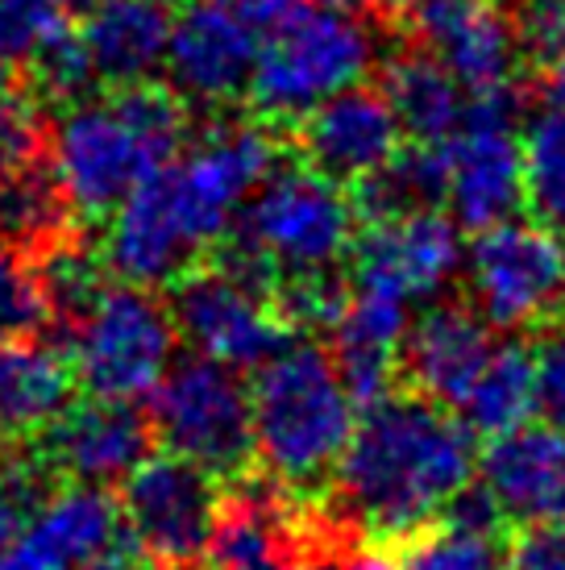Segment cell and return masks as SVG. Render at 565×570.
Instances as JSON below:
<instances>
[{
    "instance_id": "obj_1",
    "label": "cell",
    "mask_w": 565,
    "mask_h": 570,
    "mask_svg": "<svg viewBox=\"0 0 565 570\" xmlns=\"http://www.w3.org/2000/svg\"><path fill=\"white\" fill-rule=\"evenodd\" d=\"M337 500L378 538H412L478 475L470 425L428 396H383L361 409L333 466Z\"/></svg>"
},
{
    "instance_id": "obj_2",
    "label": "cell",
    "mask_w": 565,
    "mask_h": 570,
    "mask_svg": "<svg viewBox=\"0 0 565 570\" xmlns=\"http://www.w3.org/2000/svg\"><path fill=\"white\" fill-rule=\"evenodd\" d=\"M188 109L171 88L133 83L67 105L50 134V167L83 217H105L146 175L179 159Z\"/></svg>"
},
{
    "instance_id": "obj_3",
    "label": "cell",
    "mask_w": 565,
    "mask_h": 570,
    "mask_svg": "<svg viewBox=\"0 0 565 570\" xmlns=\"http://www.w3.org/2000/svg\"><path fill=\"white\" fill-rule=\"evenodd\" d=\"M250 425L254 459L270 479L282 488H313L341 459L358 425V404L329 350L299 337L254 366Z\"/></svg>"
},
{
    "instance_id": "obj_4",
    "label": "cell",
    "mask_w": 565,
    "mask_h": 570,
    "mask_svg": "<svg viewBox=\"0 0 565 570\" xmlns=\"http://www.w3.org/2000/svg\"><path fill=\"white\" fill-rule=\"evenodd\" d=\"M358 234L349 191L308 163L275 167L254 188L234 229L217 242V267L241 275L262 292L279 279L337 271Z\"/></svg>"
},
{
    "instance_id": "obj_5",
    "label": "cell",
    "mask_w": 565,
    "mask_h": 570,
    "mask_svg": "<svg viewBox=\"0 0 565 570\" xmlns=\"http://www.w3.org/2000/svg\"><path fill=\"white\" fill-rule=\"evenodd\" d=\"M378 38L354 0H296L258 42L250 105L267 121H299L320 100L361 83Z\"/></svg>"
},
{
    "instance_id": "obj_6",
    "label": "cell",
    "mask_w": 565,
    "mask_h": 570,
    "mask_svg": "<svg viewBox=\"0 0 565 570\" xmlns=\"http://www.w3.org/2000/svg\"><path fill=\"white\" fill-rule=\"evenodd\" d=\"M179 330L155 287L105 284L71 321L67 363L88 396L141 400L175 363Z\"/></svg>"
},
{
    "instance_id": "obj_7",
    "label": "cell",
    "mask_w": 565,
    "mask_h": 570,
    "mask_svg": "<svg viewBox=\"0 0 565 570\" xmlns=\"http://www.w3.org/2000/svg\"><path fill=\"white\" fill-rule=\"evenodd\" d=\"M150 433L212 475H241L254 459L250 383L241 371L188 354L150 392Z\"/></svg>"
},
{
    "instance_id": "obj_8",
    "label": "cell",
    "mask_w": 565,
    "mask_h": 570,
    "mask_svg": "<svg viewBox=\"0 0 565 570\" xmlns=\"http://www.w3.org/2000/svg\"><path fill=\"white\" fill-rule=\"evenodd\" d=\"M462 275L470 308L495 330H536L565 308V234L507 217L478 229Z\"/></svg>"
},
{
    "instance_id": "obj_9",
    "label": "cell",
    "mask_w": 565,
    "mask_h": 570,
    "mask_svg": "<svg viewBox=\"0 0 565 570\" xmlns=\"http://www.w3.org/2000/svg\"><path fill=\"white\" fill-rule=\"evenodd\" d=\"M519 96L490 88L466 100V121L445 142V205L462 229H487L516 217L524 205L519 159Z\"/></svg>"
},
{
    "instance_id": "obj_10",
    "label": "cell",
    "mask_w": 565,
    "mask_h": 570,
    "mask_svg": "<svg viewBox=\"0 0 565 570\" xmlns=\"http://www.w3.org/2000/svg\"><path fill=\"white\" fill-rule=\"evenodd\" d=\"M121 524L138 554L158 567H191L208 554V541L220 517L217 475L179 459V454H146L121 479Z\"/></svg>"
},
{
    "instance_id": "obj_11",
    "label": "cell",
    "mask_w": 565,
    "mask_h": 570,
    "mask_svg": "<svg viewBox=\"0 0 565 570\" xmlns=\"http://www.w3.org/2000/svg\"><path fill=\"white\" fill-rule=\"evenodd\" d=\"M171 317L179 337L196 354L234 371L262 366L279 346H287L291 325L275 308L270 292L246 284L225 267H191L171 284Z\"/></svg>"
},
{
    "instance_id": "obj_12",
    "label": "cell",
    "mask_w": 565,
    "mask_h": 570,
    "mask_svg": "<svg viewBox=\"0 0 565 570\" xmlns=\"http://www.w3.org/2000/svg\"><path fill=\"white\" fill-rule=\"evenodd\" d=\"M349 287L383 292L404 304L440 301L466 263V238L440 208L370 222L349 246Z\"/></svg>"
},
{
    "instance_id": "obj_13",
    "label": "cell",
    "mask_w": 565,
    "mask_h": 570,
    "mask_svg": "<svg viewBox=\"0 0 565 570\" xmlns=\"http://www.w3.org/2000/svg\"><path fill=\"white\" fill-rule=\"evenodd\" d=\"M279 167V142L258 121L212 126L184 159L167 163L171 188L205 246H217L234 229L254 188Z\"/></svg>"
},
{
    "instance_id": "obj_14",
    "label": "cell",
    "mask_w": 565,
    "mask_h": 570,
    "mask_svg": "<svg viewBox=\"0 0 565 570\" xmlns=\"http://www.w3.org/2000/svg\"><path fill=\"white\" fill-rule=\"evenodd\" d=\"M109 217V238L100 258L121 284L171 287L205 254V242L179 205L167 167L146 175Z\"/></svg>"
},
{
    "instance_id": "obj_15",
    "label": "cell",
    "mask_w": 565,
    "mask_h": 570,
    "mask_svg": "<svg viewBox=\"0 0 565 570\" xmlns=\"http://www.w3.org/2000/svg\"><path fill=\"white\" fill-rule=\"evenodd\" d=\"M258 59V30L220 4V0H188L171 17L167 38V80L179 100L191 105H234L246 96Z\"/></svg>"
},
{
    "instance_id": "obj_16",
    "label": "cell",
    "mask_w": 565,
    "mask_h": 570,
    "mask_svg": "<svg viewBox=\"0 0 565 570\" xmlns=\"http://www.w3.org/2000/svg\"><path fill=\"white\" fill-rule=\"evenodd\" d=\"M416 33L424 50L454 76L466 92L507 88L519 71L516 17L495 0H428L416 9Z\"/></svg>"
},
{
    "instance_id": "obj_17",
    "label": "cell",
    "mask_w": 565,
    "mask_h": 570,
    "mask_svg": "<svg viewBox=\"0 0 565 570\" xmlns=\"http://www.w3.org/2000/svg\"><path fill=\"white\" fill-rule=\"evenodd\" d=\"M404 146V129L395 121L383 88H341L329 100L299 117V150L304 163L329 175L333 184H358L378 171Z\"/></svg>"
},
{
    "instance_id": "obj_18",
    "label": "cell",
    "mask_w": 565,
    "mask_h": 570,
    "mask_svg": "<svg viewBox=\"0 0 565 570\" xmlns=\"http://www.w3.org/2000/svg\"><path fill=\"white\" fill-rule=\"evenodd\" d=\"M47 462L63 471L71 483L109 488L150 454V416L133 409V400L88 396L67 404L47 429Z\"/></svg>"
},
{
    "instance_id": "obj_19",
    "label": "cell",
    "mask_w": 565,
    "mask_h": 570,
    "mask_svg": "<svg viewBox=\"0 0 565 570\" xmlns=\"http://www.w3.org/2000/svg\"><path fill=\"white\" fill-rule=\"evenodd\" d=\"M478 479L503 517L519 524L565 521V425L528 421L490 438Z\"/></svg>"
},
{
    "instance_id": "obj_20",
    "label": "cell",
    "mask_w": 565,
    "mask_h": 570,
    "mask_svg": "<svg viewBox=\"0 0 565 570\" xmlns=\"http://www.w3.org/2000/svg\"><path fill=\"white\" fill-rule=\"evenodd\" d=\"M490 350V325L470 304L433 301L420 317H412L399 350V375H408L420 396L457 409Z\"/></svg>"
},
{
    "instance_id": "obj_21",
    "label": "cell",
    "mask_w": 565,
    "mask_h": 570,
    "mask_svg": "<svg viewBox=\"0 0 565 570\" xmlns=\"http://www.w3.org/2000/svg\"><path fill=\"white\" fill-rule=\"evenodd\" d=\"M412 325V304L383 296V292H361L349 287V301L341 317L333 321V363L346 380L354 404L370 409L383 396L395 392L399 375V350Z\"/></svg>"
},
{
    "instance_id": "obj_22",
    "label": "cell",
    "mask_w": 565,
    "mask_h": 570,
    "mask_svg": "<svg viewBox=\"0 0 565 570\" xmlns=\"http://www.w3.org/2000/svg\"><path fill=\"white\" fill-rule=\"evenodd\" d=\"M79 42L88 50V63L96 71V83L105 88H133L150 83L171 38V9L167 0H96L83 9Z\"/></svg>"
},
{
    "instance_id": "obj_23",
    "label": "cell",
    "mask_w": 565,
    "mask_h": 570,
    "mask_svg": "<svg viewBox=\"0 0 565 570\" xmlns=\"http://www.w3.org/2000/svg\"><path fill=\"white\" fill-rule=\"evenodd\" d=\"M208 558L217 570H304L287 495L267 483L241 491L234 504L220 508Z\"/></svg>"
},
{
    "instance_id": "obj_24",
    "label": "cell",
    "mask_w": 565,
    "mask_h": 570,
    "mask_svg": "<svg viewBox=\"0 0 565 570\" xmlns=\"http://www.w3.org/2000/svg\"><path fill=\"white\" fill-rule=\"evenodd\" d=\"M76 371L59 346L13 337L0 342V425L9 433H38L71 404Z\"/></svg>"
},
{
    "instance_id": "obj_25",
    "label": "cell",
    "mask_w": 565,
    "mask_h": 570,
    "mask_svg": "<svg viewBox=\"0 0 565 570\" xmlns=\"http://www.w3.org/2000/svg\"><path fill=\"white\" fill-rule=\"evenodd\" d=\"M383 96H387L404 138L428 146L454 138L466 121V100H470V92L428 50L391 59L387 76H383Z\"/></svg>"
},
{
    "instance_id": "obj_26",
    "label": "cell",
    "mask_w": 565,
    "mask_h": 570,
    "mask_svg": "<svg viewBox=\"0 0 565 570\" xmlns=\"http://www.w3.org/2000/svg\"><path fill=\"white\" fill-rule=\"evenodd\" d=\"M30 533L38 541H47L50 550L76 570L126 538V524H121L117 500L105 488L67 483L59 491H47V500L33 508Z\"/></svg>"
},
{
    "instance_id": "obj_27",
    "label": "cell",
    "mask_w": 565,
    "mask_h": 570,
    "mask_svg": "<svg viewBox=\"0 0 565 570\" xmlns=\"http://www.w3.org/2000/svg\"><path fill=\"white\" fill-rule=\"evenodd\" d=\"M541 400H536V363L533 350L519 342H503L487 354L483 371L474 375L466 396L457 404V416L470 425L474 438H499L528 425Z\"/></svg>"
},
{
    "instance_id": "obj_28",
    "label": "cell",
    "mask_w": 565,
    "mask_h": 570,
    "mask_svg": "<svg viewBox=\"0 0 565 570\" xmlns=\"http://www.w3.org/2000/svg\"><path fill=\"white\" fill-rule=\"evenodd\" d=\"M71 200L54 167L30 159L0 171V242L21 254H42L71 229Z\"/></svg>"
},
{
    "instance_id": "obj_29",
    "label": "cell",
    "mask_w": 565,
    "mask_h": 570,
    "mask_svg": "<svg viewBox=\"0 0 565 570\" xmlns=\"http://www.w3.org/2000/svg\"><path fill=\"white\" fill-rule=\"evenodd\" d=\"M349 188H354L349 205H354V217L361 225L445 205V142L399 146L378 171H370Z\"/></svg>"
},
{
    "instance_id": "obj_30",
    "label": "cell",
    "mask_w": 565,
    "mask_h": 570,
    "mask_svg": "<svg viewBox=\"0 0 565 570\" xmlns=\"http://www.w3.org/2000/svg\"><path fill=\"white\" fill-rule=\"evenodd\" d=\"M524 159V205L536 222L565 234V112L545 109L519 138Z\"/></svg>"
},
{
    "instance_id": "obj_31",
    "label": "cell",
    "mask_w": 565,
    "mask_h": 570,
    "mask_svg": "<svg viewBox=\"0 0 565 570\" xmlns=\"http://www.w3.org/2000/svg\"><path fill=\"white\" fill-rule=\"evenodd\" d=\"M404 570H507V546L499 529L449 521L408 538V550L399 554Z\"/></svg>"
},
{
    "instance_id": "obj_32",
    "label": "cell",
    "mask_w": 565,
    "mask_h": 570,
    "mask_svg": "<svg viewBox=\"0 0 565 570\" xmlns=\"http://www.w3.org/2000/svg\"><path fill=\"white\" fill-rule=\"evenodd\" d=\"M105 275H109V267H105L100 254L83 250V246H76V242L67 238L47 246L42 263H38V279H42V292H47L50 317L71 325L96 301V292L109 284Z\"/></svg>"
},
{
    "instance_id": "obj_33",
    "label": "cell",
    "mask_w": 565,
    "mask_h": 570,
    "mask_svg": "<svg viewBox=\"0 0 565 570\" xmlns=\"http://www.w3.org/2000/svg\"><path fill=\"white\" fill-rule=\"evenodd\" d=\"M47 321L50 308L38 267L21 250L0 242V342L33 337Z\"/></svg>"
},
{
    "instance_id": "obj_34",
    "label": "cell",
    "mask_w": 565,
    "mask_h": 570,
    "mask_svg": "<svg viewBox=\"0 0 565 570\" xmlns=\"http://www.w3.org/2000/svg\"><path fill=\"white\" fill-rule=\"evenodd\" d=\"M71 30L67 0H0V55L9 63H30L42 47Z\"/></svg>"
},
{
    "instance_id": "obj_35",
    "label": "cell",
    "mask_w": 565,
    "mask_h": 570,
    "mask_svg": "<svg viewBox=\"0 0 565 570\" xmlns=\"http://www.w3.org/2000/svg\"><path fill=\"white\" fill-rule=\"evenodd\" d=\"M30 71L38 80V92L54 100V105H76L83 96H92L96 71L88 63V50L79 42L76 30L59 33L50 47H42L30 59Z\"/></svg>"
},
{
    "instance_id": "obj_36",
    "label": "cell",
    "mask_w": 565,
    "mask_h": 570,
    "mask_svg": "<svg viewBox=\"0 0 565 570\" xmlns=\"http://www.w3.org/2000/svg\"><path fill=\"white\" fill-rule=\"evenodd\" d=\"M42 142H47V134H42L38 105H30L26 96L13 92L0 105V171L42 159Z\"/></svg>"
},
{
    "instance_id": "obj_37",
    "label": "cell",
    "mask_w": 565,
    "mask_h": 570,
    "mask_svg": "<svg viewBox=\"0 0 565 570\" xmlns=\"http://www.w3.org/2000/svg\"><path fill=\"white\" fill-rule=\"evenodd\" d=\"M519 47L536 59H565V0H524L516 17Z\"/></svg>"
},
{
    "instance_id": "obj_38",
    "label": "cell",
    "mask_w": 565,
    "mask_h": 570,
    "mask_svg": "<svg viewBox=\"0 0 565 570\" xmlns=\"http://www.w3.org/2000/svg\"><path fill=\"white\" fill-rule=\"evenodd\" d=\"M533 363L541 412L557 425H565V325H557V330L541 337V346L533 350Z\"/></svg>"
},
{
    "instance_id": "obj_39",
    "label": "cell",
    "mask_w": 565,
    "mask_h": 570,
    "mask_svg": "<svg viewBox=\"0 0 565 570\" xmlns=\"http://www.w3.org/2000/svg\"><path fill=\"white\" fill-rule=\"evenodd\" d=\"M507 570H565L562 524H528V529L507 546Z\"/></svg>"
},
{
    "instance_id": "obj_40",
    "label": "cell",
    "mask_w": 565,
    "mask_h": 570,
    "mask_svg": "<svg viewBox=\"0 0 565 570\" xmlns=\"http://www.w3.org/2000/svg\"><path fill=\"white\" fill-rule=\"evenodd\" d=\"M0 570H71V567L50 550L47 541H38L33 533H21L13 546L0 550Z\"/></svg>"
},
{
    "instance_id": "obj_41",
    "label": "cell",
    "mask_w": 565,
    "mask_h": 570,
    "mask_svg": "<svg viewBox=\"0 0 565 570\" xmlns=\"http://www.w3.org/2000/svg\"><path fill=\"white\" fill-rule=\"evenodd\" d=\"M220 4H229L246 26H254V30H270L296 0H220Z\"/></svg>"
},
{
    "instance_id": "obj_42",
    "label": "cell",
    "mask_w": 565,
    "mask_h": 570,
    "mask_svg": "<svg viewBox=\"0 0 565 570\" xmlns=\"http://www.w3.org/2000/svg\"><path fill=\"white\" fill-rule=\"evenodd\" d=\"M304 570H404V567H399V554H391V550H358V554L349 558H325V562Z\"/></svg>"
},
{
    "instance_id": "obj_43",
    "label": "cell",
    "mask_w": 565,
    "mask_h": 570,
    "mask_svg": "<svg viewBox=\"0 0 565 570\" xmlns=\"http://www.w3.org/2000/svg\"><path fill=\"white\" fill-rule=\"evenodd\" d=\"M21 524H26V504L9 491V483H0V550L21 538Z\"/></svg>"
},
{
    "instance_id": "obj_44",
    "label": "cell",
    "mask_w": 565,
    "mask_h": 570,
    "mask_svg": "<svg viewBox=\"0 0 565 570\" xmlns=\"http://www.w3.org/2000/svg\"><path fill=\"white\" fill-rule=\"evenodd\" d=\"M76 570H138V546L129 541V533L117 546H109L105 554H96V558H88L83 567H76Z\"/></svg>"
},
{
    "instance_id": "obj_45",
    "label": "cell",
    "mask_w": 565,
    "mask_h": 570,
    "mask_svg": "<svg viewBox=\"0 0 565 570\" xmlns=\"http://www.w3.org/2000/svg\"><path fill=\"white\" fill-rule=\"evenodd\" d=\"M541 96H545V109L565 112V59H553L545 80H541Z\"/></svg>"
},
{
    "instance_id": "obj_46",
    "label": "cell",
    "mask_w": 565,
    "mask_h": 570,
    "mask_svg": "<svg viewBox=\"0 0 565 570\" xmlns=\"http://www.w3.org/2000/svg\"><path fill=\"white\" fill-rule=\"evenodd\" d=\"M9 96H13V63L0 55V105H4Z\"/></svg>"
},
{
    "instance_id": "obj_47",
    "label": "cell",
    "mask_w": 565,
    "mask_h": 570,
    "mask_svg": "<svg viewBox=\"0 0 565 570\" xmlns=\"http://www.w3.org/2000/svg\"><path fill=\"white\" fill-rule=\"evenodd\" d=\"M424 4H428V0H383V9H391V13H416Z\"/></svg>"
},
{
    "instance_id": "obj_48",
    "label": "cell",
    "mask_w": 565,
    "mask_h": 570,
    "mask_svg": "<svg viewBox=\"0 0 565 570\" xmlns=\"http://www.w3.org/2000/svg\"><path fill=\"white\" fill-rule=\"evenodd\" d=\"M4 462H9V429L0 425V466H4Z\"/></svg>"
},
{
    "instance_id": "obj_49",
    "label": "cell",
    "mask_w": 565,
    "mask_h": 570,
    "mask_svg": "<svg viewBox=\"0 0 565 570\" xmlns=\"http://www.w3.org/2000/svg\"><path fill=\"white\" fill-rule=\"evenodd\" d=\"M67 4H71V9H92L96 0H67Z\"/></svg>"
},
{
    "instance_id": "obj_50",
    "label": "cell",
    "mask_w": 565,
    "mask_h": 570,
    "mask_svg": "<svg viewBox=\"0 0 565 570\" xmlns=\"http://www.w3.org/2000/svg\"><path fill=\"white\" fill-rule=\"evenodd\" d=\"M158 570H196V567H158Z\"/></svg>"
}]
</instances>
